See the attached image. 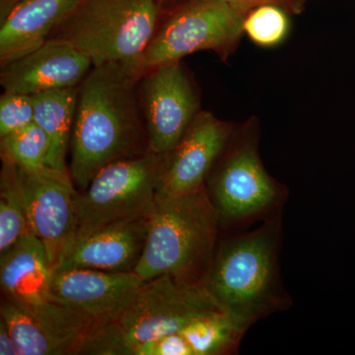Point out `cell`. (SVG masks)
I'll return each mask as SVG.
<instances>
[{
    "instance_id": "7",
    "label": "cell",
    "mask_w": 355,
    "mask_h": 355,
    "mask_svg": "<svg viewBox=\"0 0 355 355\" xmlns=\"http://www.w3.org/2000/svg\"><path fill=\"white\" fill-rule=\"evenodd\" d=\"M247 12L221 0H191L163 14L150 44L133 69L141 78L162 65L198 51H212L228 62L239 48Z\"/></svg>"
},
{
    "instance_id": "22",
    "label": "cell",
    "mask_w": 355,
    "mask_h": 355,
    "mask_svg": "<svg viewBox=\"0 0 355 355\" xmlns=\"http://www.w3.org/2000/svg\"><path fill=\"white\" fill-rule=\"evenodd\" d=\"M244 35L256 46L273 49L284 43L291 33V15L273 6L256 7L245 17Z\"/></svg>"
},
{
    "instance_id": "24",
    "label": "cell",
    "mask_w": 355,
    "mask_h": 355,
    "mask_svg": "<svg viewBox=\"0 0 355 355\" xmlns=\"http://www.w3.org/2000/svg\"><path fill=\"white\" fill-rule=\"evenodd\" d=\"M221 1L226 2L231 6L247 13L259 6H277L286 10L291 16H298L304 13L307 6V0H221Z\"/></svg>"
},
{
    "instance_id": "20",
    "label": "cell",
    "mask_w": 355,
    "mask_h": 355,
    "mask_svg": "<svg viewBox=\"0 0 355 355\" xmlns=\"http://www.w3.org/2000/svg\"><path fill=\"white\" fill-rule=\"evenodd\" d=\"M31 232L18 184L17 166L2 162L0 175V254Z\"/></svg>"
},
{
    "instance_id": "15",
    "label": "cell",
    "mask_w": 355,
    "mask_h": 355,
    "mask_svg": "<svg viewBox=\"0 0 355 355\" xmlns=\"http://www.w3.org/2000/svg\"><path fill=\"white\" fill-rule=\"evenodd\" d=\"M0 67L4 91L34 95L78 87L93 65L70 44L48 40L36 50Z\"/></svg>"
},
{
    "instance_id": "26",
    "label": "cell",
    "mask_w": 355,
    "mask_h": 355,
    "mask_svg": "<svg viewBox=\"0 0 355 355\" xmlns=\"http://www.w3.org/2000/svg\"><path fill=\"white\" fill-rule=\"evenodd\" d=\"M23 1L25 0H0V23L6 20L11 11Z\"/></svg>"
},
{
    "instance_id": "19",
    "label": "cell",
    "mask_w": 355,
    "mask_h": 355,
    "mask_svg": "<svg viewBox=\"0 0 355 355\" xmlns=\"http://www.w3.org/2000/svg\"><path fill=\"white\" fill-rule=\"evenodd\" d=\"M188 355L235 354L246 331L220 309L193 318L175 331Z\"/></svg>"
},
{
    "instance_id": "4",
    "label": "cell",
    "mask_w": 355,
    "mask_h": 355,
    "mask_svg": "<svg viewBox=\"0 0 355 355\" xmlns=\"http://www.w3.org/2000/svg\"><path fill=\"white\" fill-rule=\"evenodd\" d=\"M217 309L202 282L171 275L147 280L116 319L88 336L79 354L132 355L139 345Z\"/></svg>"
},
{
    "instance_id": "12",
    "label": "cell",
    "mask_w": 355,
    "mask_h": 355,
    "mask_svg": "<svg viewBox=\"0 0 355 355\" xmlns=\"http://www.w3.org/2000/svg\"><path fill=\"white\" fill-rule=\"evenodd\" d=\"M236 123L202 111L184 137L165 154L157 193L179 196L205 188L212 168L234 132Z\"/></svg>"
},
{
    "instance_id": "25",
    "label": "cell",
    "mask_w": 355,
    "mask_h": 355,
    "mask_svg": "<svg viewBox=\"0 0 355 355\" xmlns=\"http://www.w3.org/2000/svg\"><path fill=\"white\" fill-rule=\"evenodd\" d=\"M0 354L1 355H18L17 347L8 327L3 319L0 318Z\"/></svg>"
},
{
    "instance_id": "18",
    "label": "cell",
    "mask_w": 355,
    "mask_h": 355,
    "mask_svg": "<svg viewBox=\"0 0 355 355\" xmlns=\"http://www.w3.org/2000/svg\"><path fill=\"white\" fill-rule=\"evenodd\" d=\"M78 94L79 86L32 95L34 121L48 137L50 149L46 164L53 169L69 170L67 154L71 144Z\"/></svg>"
},
{
    "instance_id": "23",
    "label": "cell",
    "mask_w": 355,
    "mask_h": 355,
    "mask_svg": "<svg viewBox=\"0 0 355 355\" xmlns=\"http://www.w3.org/2000/svg\"><path fill=\"white\" fill-rule=\"evenodd\" d=\"M32 95L4 91L0 96V139L35 123Z\"/></svg>"
},
{
    "instance_id": "27",
    "label": "cell",
    "mask_w": 355,
    "mask_h": 355,
    "mask_svg": "<svg viewBox=\"0 0 355 355\" xmlns=\"http://www.w3.org/2000/svg\"><path fill=\"white\" fill-rule=\"evenodd\" d=\"M159 6V8L163 11V13L168 12L172 10L175 7L181 6V4L186 3V2L191 1V0H153Z\"/></svg>"
},
{
    "instance_id": "2",
    "label": "cell",
    "mask_w": 355,
    "mask_h": 355,
    "mask_svg": "<svg viewBox=\"0 0 355 355\" xmlns=\"http://www.w3.org/2000/svg\"><path fill=\"white\" fill-rule=\"evenodd\" d=\"M282 214L217 244L202 282L216 305L242 330L284 312L292 300L282 284Z\"/></svg>"
},
{
    "instance_id": "1",
    "label": "cell",
    "mask_w": 355,
    "mask_h": 355,
    "mask_svg": "<svg viewBox=\"0 0 355 355\" xmlns=\"http://www.w3.org/2000/svg\"><path fill=\"white\" fill-rule=\"evenodd\" d=\"M140 77L130 65L92 67L79 86L70 175L84 191L103 168L148 150Z\"/></svg>"
},
{
    "instance_id": "11",
    "label": "cell",
    "mask_w": 355,
    "mask_h": 355,
    "mask_svg": "<svg viewBox=\"0 0 355 355\" xmlns=\"http://www.w3.org/2000/svg\"><path fill=\"white\" fill-rule=\"evenodd\" d=\"M0 318L8 327L18 355L79 354L99 327L90 318L50 300L27 305L4 297Z\"/></svg>"
},
{
    "instance_id": "5",
    "label": "cell",
    "mask_w": 355,
    "mask_h": 355,
    "mask_svg": "<svg viewBox=\"0 0 355 355\" xmlns=\"http://www.w3.org/2000/svg\"><path fill=\"white\" fill-rule=\"evenodd\" d=\"M260 140L258 116L236 123L227 146L207 178L205 189L221 225L244 226L282 212L289 190L266 171Z\"/></svg>"
},
{
    "instance_id": "6",
    "label": "cell",
    "mask_w": 355,
    "mask_h": 355,
    "mask_svg": "<svg viewBox=\"0 0 355 355\" xmlns=\"http://www.w3.org/2000/svg\"><path fill=\"white\" fill-rule=\"evenodd\" d=\"M163 14L153 0H78L49 40L73 46L93 67L121 62L133 69Z\"/></svg>"
},
{
    "instance_id": "17",
    "label": "cell",
    "mask_w": 355,
    "mask_h": 355,
    "mask_svg": "<svg viewBox=\"0 0 355 355\" xmlns=\"http://www.w3.org/2000/svg\"><path fill=\"white\" fill-rule=\"evenodd\" d=\"M51 275L46 248L32 232L0 254V284L6 298L27 305L46 302Z\"/></svg>"
},
{
    "instance_id": "16",
    "label": "cell",
    "mask_w": 355,
    "mask_h": 355,
    "mask_svg": "<svg viewBox=\"0 0 355 355\" xmlns=\"http://www.w3.org/2000/svg\"><path fill=\"white\" fill-rule=\"evenodd\" d=\"M78 0H25L0 23V67L43 46Z\"/></svg>"
},
{
    "instance_id": "21",
    "label": "cell",
    "mask_w": 355,
    "mask_h": 355,
    "mask_svg": "<svg viewBox=\"0 0 355 355\" xmlns=\"http://www.w3.org/2000/svg\"><path fill=\"white\" fill-rule=\"evenodd\" d=\"M48 137L37 123L0 139L2 162L11 163L27 172H38L46 168L48 159Z\"/></svg>"
},
{
    "instance_id": "13",
    "label": "cell",
    "mask_w": 355,
    "mask_h": 355,
    "mask_svg": "<svg viewBox=\"0 0 355 355\" xmlns=\"http://www.w3.org/2000/svg\"><path fill=\"white\" fill-rule=\"evenodd\" d=\"M144 284L135 272L92 268L55 270L49 300L76 311L101 327L119 317Z\"/></svg>"
},
{
    "instance_id": "9",
    "label": "cell",
    "mask_w": 355,
    "mask_h": 355,
    "mask_svg": "<svg viewBox=\"0 0 355 355\" xmlns=\"http://www.w3.org/2000/svg\"><path fill=\"white\" fill-rule=\"evenodd\" d=\"M140 105L148 147L165 155L202 111L200 91L183 62L156 67L139 79Z\"/></svg>"
},
{
    "instance_id": "10",
    "label": "cell",
    "mask_w": 355,
    "mask_h": 355,
    "mask_svg": "<svg viewBox=\"0 0 355 355\" xmlns=\"http://www.w3.org/2000/svg\"><path fill=\"white\" fill-rule=\"evenodd\" d=\"M17 169L30 230L46 248L53 272L76 238L78 191L69 170L50 166L38 172Z\"/></svg>"
},
{
    "instance_id": "8",
    "label": "cell",
    "mask_w": 355,
    "mask_h": 355,
    "mask_svg": "<svg viewBox=\"0 0 355 355\" xmlns=\"http://www.w3.org/2000/svg\"><path fill=\"white\" fill-rule=\"evenodd\" d=\"M163 160L164 155L148 149L103 168L77 196L74 240L107 224L148 214L157 196Z\"/></svg>"
},
{
    "instance_id": "14",
    "label": "cell",
    "mask_w": 355,
    "mask_h": 355,
    "mask_svg": "<svg viewBox=\"0 0 355 355\" xmlns=\"http://www.w3.org/2000/svg\"><path fill=\"white\" fill-rule=\"evenodd\" d=\"M149 214L107 224L74 240L53 272L72 268L135 272L146 247Z\"/></svg>"
},
{
    "instance_id": "3",
    "label": "cell",
    "mask_w": 355,
    "mask_h": 355,
    "mask_svg": "<svg viewBox=\"0 0 355 355\" xmlns=\"http://www.w3.org/2000/svg\"><path fill=\"white\" fill-rule=\"evenodd\" d=\"M220 227L207 189L179 196L157 193L146 247L135 272L144 282L163 275L202 282Z\"/></svg>"
}]
</instances>
